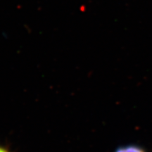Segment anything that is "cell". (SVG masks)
<instances>
[{
  "label": "cell",
  "mask_w": 152,
  "mask_h": 152,
  "mask_svg": "<svg viewBox=\"0 0 152 152\" xmlns=\"http://www.w3.org/2000/svg\"><path fill=\"white\" fill-rule=\"evenodd\" d=\"M0 152H11L8 148L3 147V146H0Z\"/></svg>",
  "instance_id": "2"
},
{
  "label": "cell",
  "mask_w": 152,
  "mask_h": 152,
  "mask_svg": "<svg viewBox=\"0 0 152 152\" xmlns=\"http://www.w3.org/2000/svg\"><path fill=\"white\" fill-rule=\"evenodd\" d=\"M115 152H145L141 147L135 145H128L118 147Z\"/></svg>",
  "instance_id": "1"
}]
</instances>
